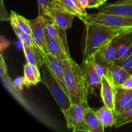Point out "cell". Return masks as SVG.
<instances>
[{
  "instance_id": "cell-13",
  "label": "cell",
  "mask_w": 132,
  "mask_h": 132,
  "mask_svg": "<svg viewBox=\"0 0 132 132\" xmlns=\"http://www.w3.org/2000/svg\"><path fill=\"white\" fill-rule=\"evenodd\" d=\"M132 98V89H125L121 86L116 88L114 112L116 116L122 113Z\"/></svg>"
},
{
  "instance_id": "cell-8",
  "label": "cell",
  "mask_w": 132,
  "mask_h": 132,
  "mask_svg": "<svg viewBox=\"0 0 132 132\" xmlns=\"http://www.w3.org/2000/svg\"><path fill=\"white\" fill-rule=\"evenodd\" d=\"M89 21L108 27L119 28L132 27V17L130 16L104 14L99 12L95 14H89Z\"/></svg>"
},
{
  "instance_id": "cell-19",
  "label": "cell",
  "mask_w": 132,
  "mask_h": 132,
  "mask_svg": "<svg viewBox=\"0 0 132 132\" xmlns=\"http://www.w3.org/2000/svg\"><path fill=\"white\" fill-rule=\"evenodd\" d=\"M95 113L104 128L115 126L116 123V115L113 110L104 105L95 110Z\"/></svg>"
},
{
  "instance_id": "cell-31",
  "label": "cell",
  "mask_w": 132,
  "mask_h": 132,
  "mask_svg": "<svg viewBox=\"0 0 132 132\" xmlns=\"http://www.w3.org/2000/svg\"><path fill=\"white\" fill-rule=\"evenodd\" d=\"M101 6L99 0H88V9L99 8Z\"/></svg>"
},
{
  "instance_id": "cell-10",
  "label": "cell",
  "mask_w": 132,
  "mask_h": 132,
  "mask_svg": "<svg viewBox=\"0 0 132 132\" xmlns=\"http://www.w3.org/2000/svg\"><path fill=\"white\" fill-rule=\"evenodd\" d=\"M81 67L90 87H101L102 79L95 68L94 55L88 59L82 61Z\"/></svg>"
},
{
  "instance_id": "cell-25",
  "label": "cell",
  "mask_w": 132,
  "mask_h": 132,
  "mask_svg": "<svg viewBox=\"0 0 132 132\" xmlns=\"http://www.w3.org/2000/svg\"><path fill=\"white\" fill-rule=\"evenodd\" d=\"M94 61L95 68L101 79L104 77H107L108 70L112 64L107 62L98 52L94 54Z\"/></svg>"
},
{
  "instance_id": "cell-18",
  "label": "cell",
  "mask_w": 132,
  "mask_h": 132,
  "mask_svg": "<svg viewBox=\"0 0 132 132\" xmlns=\"http://www.w3.org/2000/svg\"><path fill=\"white\" fill-rule=\"evenodd\" d=\"M21 45L27 63L36 66L39 68H41V67L45 64V61L36 46L27 45L25 43H21Z\"/></svg>"
},
{
  "instance_id": "cell-3",
  "label": "cell",
  "mask_w": 132,
  "mask_h": 132,
  "mask_svg": "<svg viewBox=\"0 0 132 132\" xmlns=\"http://www.w3.org/2000/svg\"><path fill=\"white\" fill-rule=\"evenodd\" d=\"M41 82L48 89L62 112H64L72 104L68 94L54 78L45 64L41 67Z\"/></svg>"
},
{
  "instance_id": "cell-1",
  "label": "cell",
  "mask_w": 132,
  "mask_h": 132,
  "mask_svg": "<svg viewBox=\"0 0 132 132\" xmlns=\"http://www.w3.org/2000/svg\"><path fill=\"white\" fill-rule=\"evenodd\" d=\"M83 60L88 59L113 39L132 33V27L119 28L103 25L89 21L85 23Z\"/></svg>"
},
{
  "instance_id": "cell-23",
  "label": "cell",
  "mask_w": 132,
  "mask_h": 132,
  "mask_svg": "<svg viewBox=\"0 0 132 132\" xmlns=\"http://www.w3.org/2000/svg\"><path fill=\"white\" fill-rule=\"evenodd\" d=\"M10 20L9 21H10L11 25L15 26V27L19 28V29L27 32L28 34L32 35V31L30 20L26 19L22 15L17 14L13 10L10 12Z\"/></svg>"
},
{
  "instance_id": "cell-32",
  "label": "cell",
  "mask_w": 132,
  "mask_h": 132,
  "mask_svg": "<svg viewBox=\"0 0 132 132\" xmlns=\"http://www.w3.org/2000/svg\"><path fill=\"white\" fill-rule=\"evenodd\" d=\"M79 2L84 9H88V0H79Z\"/></svg>"
},
{
  "instance_id": "cell-11",
  "label": "cell",
  "mask_w": 132,
  "mask_h": 132,
  "mask_svg": "<svg viewBox=\"0 0 132 132\" xmlns=\"http://www.w3.org/2000/svg\"><path fill=\"white\" fill-rule=\"evenodd\" d=\"M44 61H45V64L48 67L54 78L60 84L64 91L68 94L65 81H64V70H63L62 61L54 57L51 54H48L46 56H45L44 57Z\"/></svg>"
},
{
  "instance_id": "cell-34",
  "label": "cell",
  "mask_w": 132,
  "mask_h": 132,
  "mask_svg": "<svg viewBox=\"0 0 132 132\" xmlns=\"http://www.w3.org/2000/svg\"><path fill=\"white\" fill-rule=\"evenodd\" d=\"M131 109H132V98L131 99V100H130L129 104H128V106H126V108H125V110H124L123 112H126V111H128V110H131ZM123 112H122V113H123Z\"/></svg>"
},
{
  "instance_id": "cell-2",
  "label": "cell",
  "mask_w": 132,
  "mask_h": 132,
  "mask_svg": "<svg viewBox=\"0 0 132 132\" xmlns=\"http://www.w3.org/2000/svg\"><path fill=\"white\" fill-rule=\"evenodd\" d=\"M64 81L72 104L88 101L90 86L81 65L72 59L62 61Z\"/></svg>"
},
{
  "instance_id": "cell-22",
  "label": "cell",
  "mask_w": 132,
  "mask_h": 132,
  "mask_svg": "<svg viewBox=\"0 0 132 132\" xmlns=\"http://www.w3.org/2000/svg\"><path fill=\"white\" fill-rule=\"evenodd\" d=\"M85 122L90 132H104V128L99 121L95 110L90 108L85 115Z\"/></svg>"
},
{
  "instance_id": "cell-15",
  "label": "cell",
  "mask_w": 132,
  "mask_h": 132,
  "mask_svg": "<svg viewBox=\"0 0 132 132\" xmlns=\"http://www.w3.org/2000/svg\"><path fill=\"white\" fill-rule=\"evenodd\" d=\"M99 12L104 14L132 17V5L117 2L112 3L102 6L99 9Z\"/></svg>"
},
{
  "instance_id": "cell-12",
  "label": "cell",
  "mask_w": 132,
  "mask_h": 132,
  "mask_svg": "<svg viewBox=\"0 0 132 132\" xmlns=\"http://www.w3.org/2000/svg\"><path fill=\"white\" fill-rule=\"evenodd\" d=\"M101 97L104 105L114 110L116 87L113 86L108 77L102 78L101 84Z\"/></svg>"
},
{
  "instance_id": "cell-21",
  "label": "cell",
  "mask_w": 132,
  "mask_h": 132,
  "mask_svg": "<svg viewBox=\"0 0 132 132\" xmlns=\"http://www.w3.org/2000/svg\"><path fill=\"white\" fill-rule=\"evenodd\" d=\"M58 1L64 9L81 19L84 24L88 22L90 19L89 14L86 12V11L81 10L72 0H58Z\"/></svg>"
},
{
  "instance_id": "cell-17",
  "label": "cell",
  "mask_w": 132,
  "mask_h": 132,
  "mask_svg": "<svg viewBox=\"0 0 132 132\" xmlns=\"http://www.w3.org/2000/svg\"><path fill=\"white\" fill-rule=\"evenodd\" d=\"M132 52V33L119 37L116 62L122 61ZM115 62V63H116Z\"/></svg>"
},
{
  "instance_id": "cell-4",
  "label": "cell",
  "mask_w": 132,
  "mask_h": 132,
  "mask_svg": "<svg viewBox=\"0 0 132 132\" xmlns=\"http://www.w3.org/2000/svg\"><path fill=\"white\" fill-rule=\"evenodd\" d=\"M90 108L88 101L71 104L69 108L63 112L68 128L73 132H90L85 122V115Z\"/></svg>"
},
{
  "instance_id": "cell-20",
  "label": "cell",
  "mask_w": 132,
  "mask_h": 132,
  "mask_svg": "<svg viewBox=\"0 0 132 132\" xmlns=\"http://www.w3.org/2000/svg\"><path fill=\"white\" fill-rule=\"evenodd\" d=\"M119 37L111 40L97 52L110 64H113L116 61V55H117Z\"/></svg>"
},
{
  "instance_id": "cell-28",
  "label": "cell",
  "mask_w": 132,
  "mask_h": 132,
  "mask_svg": "<svg viewBox=\"0 0 132 132\" xmlns=\"http://www.w3.org/2000/svg\"><path fill=\"white\" fill-rule=\"evenodd\" d=\"M56 0H37L38 5V12L40 16H45L48 9Z\"/></svg>"
},
{
  "instance_id": "cell-27",
  "label": "cell",
  "mask_w": 132,
  "mask_h": 132,
  "mask_svg": "<svg viewBox=\"0 0 132 132\" xmlns=\"http://www.w3.org/2000/svg\"><path fill=\"white\" fill-rule=\"evenodd\" d=\"M131 122H132V109L116 116V123L115 127H121Z\"/></svg>"
},
{
  "instance_id": "cell-6",
  "label": "cell",
  "mask_w": 132,
  "mask_h": 132,
  "mask_svg": "<svg viewBox=\"0 0 132 132\" xmlns=\"http://www.w3.org/2000/svg\"><path fill=\"white\" fill-rule=\"evenodd\" d=\"M44 17L52 20L61 28L68 30L72 27L76 15L64 9L56 0L48 9Z\"/></svg>"
},
{
  "instance_id": "cell-7",
  "label": "cell",
  "mask_w": 132,
  "mask_h": 132,
  "mask_svg": "<svg viewBox=\"0 0 132 132\" xmlns=\"http://www.w3.org/2000/svg\"><path fill=\"white\" fill-rule=\"evenodd\" d=\"M32 28V36L34 39L35 46L38 50L43 57L49 54L46 40V33L45 30L43 17L38 15L36 18L30 20Z\"/></svg>"
},
{
  "instance_id": "cell-35",
  "label": "cell",
  "mask_w": 132,
  "mask_h": 132,
  "mask_svg": "<svg viewBox=\"0 0 132 132\" xmlns=\"http://www.w3.org/2000/svg\"><path fill=\"white\" fill-rule=\"evenodd\" d=\"M116 2L121 3H127V4H131L132 5V0H118Z\"/></svg>"
},
{
  "instance_id": "cell-24",
  "label": "cell",
  "mask_w": 132,
  "mask_h": 132,
  "mask_svg": "<svg viewBox=\"0 0 132 132\" xmlns=\"http://www.w3.org/2000/svg\"><path fill=\"white\" fill-rule=\"evenodd\" d=\"M46 40H47L49 54H51L52 56L61 61H64L65 59L71 58L70 56L66 54L65 52L63 50V49L58 43H57L52 39L50 38L47 35H46Z\"/></svg>"
},
{
  "instance_id": "cell-16",
  "label": "cell",
  "mask_w": 132,
  "mask_h": 132,
  "mask_svg": "<svg viewBox=\"0 0 132 132\" xmlns=\"http://www.w3.org/2000/svg\"><path fill=\"white\" fill-rule=\"evenodd\" d=\"M23 84L24 86L36 85L41 81V75L39 72V68L35 65L27 63L23 67Z\"/></svg>"
},
{
  "instance_id": "cell-33",
  "label": "cell",
  "mask_w": 132,
  "mask_h": 132,
  "mask_svg": "<svg viewBox=\"0 0 132 132\" xmlns=\"http://www.w3.org/2000/svg\"><path fill=\"white\" fill-rule=\"evenodd\" d=\"M72 1H73V2L75 3V4H76L77 6H79V7L81 10H84V11H86V9H85L82 6H81V3H80V2H79V0H72Z\"/></svg>"
},
{
  "instance_id": "cell-30",
  "label": "cell",
  "mask_w": 132,
  "mask_h": 132,
  "mask_svg": "<svg viewBox=\"0 0 132 132\" xmlns=\"http://www.w3.org/2000/svg\"><path fill=\"white\" fill-rule=\"evenodd\" d=\"M121 86L125 89H132V74L125 80Z\"/></svg>"
},
{
  "instance_id": "cell-5",
  "label": "cell",
  "mask_w": 132,
  "mask_h": 132,
  "mask_svg": "<svg viewBox=\"0 0 132 132\" xmlns=\"http://www.w3.org/2000/svg\"><path fill=\"white\" fill-rule=\"evenodd\" d=\"M0 70H1V79H2L4 85H5V87L8 89V90L9 91V92L11 93L12 95L18 101V102H19L20 104H21V105L23 107L26 108L28 111H29L30 112H32V114L34 116H36L37 117H38L40 120L41 121H43V116L41 114L39 113V111H37V110L34 109L33 106L30 105V104H28V103L27 102V101L26 100V99H24L23 97V95H21V94L19 92L20 89L16 86V85L14 84V82H13L11 80V79L9 77V75L7 73V68H6V63H5V60H4L3 55L1 53V63H0Z\"/></svg>"
},
{
  "instance_id": "cell-26",
  "label": "cell",
  "mask_w": 132,
  "mask_h": 132,
  "mask_svg": "<svg viewBox=\"0 0 132 132\" xmlns=\"http://www.w3.org/2000/svg\"><path fill=\"white\" fill-rule=\"evenodd\" d=\"M14 33L15 34L17 37L19 39L21 43H25L28 45H32V46H35L34 41L32 37V35H30L27 34V32H24L22 30L19 29L18 27H15L14 25H11Z\"/></svg>"
},
{
  "instance_id": "cell-36",
  "label": "cell",
  "mask_w": 132,
  "mask_h": 132,
  "mask_svg": "<svg viewBox=\"0 0 132 132\" xmlns=\"http://www.w3.org/2000/svg\"><path fill=\"white\" fill-rule=\"evenodd\" d=\"M106 1H107V0H99V1H100L101 5H103V4H104V3H105Z\"/></svg>"
},
{
  "instance_id": "cell-29",
  "label": "cell",
  "mask_w": 132,
  "mask_h": 132,
  "mask_svg": "<svg viewBox=\"0 0 132 132\" xmlns=\"http://www.w3.org/2000/svg\"><path fill=\"white\" fill-rule=\"evenodd\" d=\"M116 63L119 65L123 67L129 73L132 74V52L122 61L116 62Z\"/></svg>"
},
{
  "instance_id": "cell-9",
  "label": "cell",
  "mask_w": 132,
  "mask_h": 132,
  "mask_svg": "<svg viewBox=\"0 0 132 132\" xmlns=\"http://www.w3.org/2000/svg\"><path fill=\"white\" fill-rule=\"evenodd\" d=\"M43 19L45 22L46 35L50 38L52 39L58 43L63 50L65 52L66 54L70 56L69 48H68V41H67V32H66L67 30L59 27L54 22L48 18L43 17Z\"/></svg>"
},
{
  "instance_id": "cell-14",
  "label": "cell",
  "mask_w": 132,
  "mask_h": 132,
  "mask_svg": "<svg viewBox=\"0 0 132 132\" xmlns=\"http://www.w3.org/2000/svg\"><path fill=\"white\" fill-rule=\"evenodd\" d=\"M131 75L126 69L119 65L116 63H113L110 67L107 77L116 88L121 86L125 80Z\"/></svg>"
}]
</instances>
